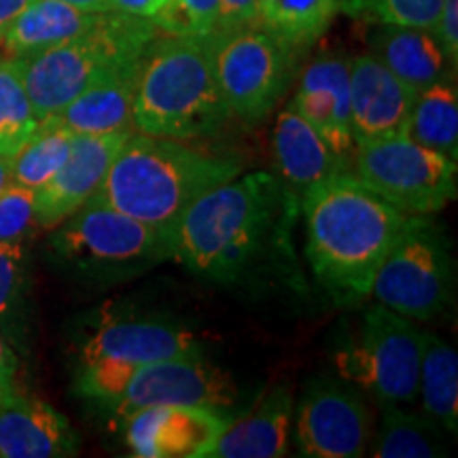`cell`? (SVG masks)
I'll return each instance as SVG.
<instances>
[{
  "instance_id": "38",
  "label": "cell",
  "mask_w": 458,
  "mask_h": 458,
  "mask_svg": "<svg viewBox=\"0 0 458 458\" xmlns=\"http://www.w3.org/2000/svg\"><path fill=\"white\" fill-rule=\"evenodd\" d=\"M108 3H111V11L153 20L162 11L165 0H108Z\"/></svg>"
},
{
  "instance_id": "18",
  "label": "cell",
  "mask_w": 458,
  "mask_h": 458,
  "mask_svg": "<svg viewBox=\"0 0 458 458\" xmlns=\"http://www.w3.org/2000/svg\"><path fill=\"white\" fill-rule=\"evenodd\" d=\"M79 448V433L47 401L17 388L0 397V458H64Z\"/></svg>"
},
{
  "instance_id": "40",
  "label": "cell",
  "mask_w": 458,
  "mask_h": 458,
  "mask_svg": "<svg viewBox=\"0 0 458 458\" xmlns=\"http://www.w3.org/2000/svg\"><path fill=\"white\" fill-rule=\"evenodd\" d=\"M64 3L81 11H88V13H105V11H111V3L108 0H64Z\"/></svg>"
},
{
  "instance_id": "37",
  "label": "cell",
  "mask_w": 458,
  "mask_h": 458,
  "mask_svg": "<svg viewBox=\"0 0 458 458\" xmlns=\"http://www.w3.org/2000/svg\"><path fill=\"white\" fill-rule=\"evenodd\" d=\"M17 371H20V359H17L15 348L11 346L4 329H0V394L17 388Z\"/></svg>"
},
{
  "instance_id": "2",
  "label": "cell",
  "mask_w": 458,
  "mask_h": 458,
  "mask_svg": "<svg viewBox=\"0 0 458 458\" xmlns=\"http://www.w3.org/2000/svg\"><path fill=\"white\" fill-rule=\"evenodd\" d=\"M300 213L306 257L318 284L342 303L368 300L377 267L408 215L365 187L351 170L308 189L300 199Z\"/></svg>"
},
{
  "instance_id": "10",
  "label": "cell",
  "mask_w": 458,
  "mask_h": 458,
  "mask_svg": "<svg viewBox=\"0 0 458 458\" xmlns=\"http://www.w3.org/2000/svg\"><path fill=\"white\" fill-rule=\"evenodd\" d=\"M351 172L403 215L439 213L458 191L456 159L418 145L408 134L359 145Z\"/></svg>"
},
{
  "instance_id": "25",
  "label": "cell",
  "mask_w": 458,
  "mask_h": 458,
  "mask_svg": "<svg viewBox=\"0 0 458 458\" xmlns=\"http://www.w3.org/2000/svg\"><path fill=\"white\" fill-rule=\"evenodd\" d=\"M405 134L418 145L458 159V89L454 77H445L418 91Z\"/></svg>"
},
{
  "instance_id": "17",
  "label": "cell",
  "mask_w": 458,
  "mask_h": 458,
  "mask_svg": "<svg viewBox=\"0 0 458 458\" xmlns=\"http://www.w3.org/2000/svg\"><path fill=\"white\" fill-rule=\"evenodd\" d=\"M416 94L371 54L351 57L354 145L405 134Z\"/></svg>"
},
{
  "instance_id": "29",
  "label": "cell",
  "mask_w": 458,
  "mask_h": 458,
  "mask_svg": "<svg viewBox=\"0 0 458 458\" xmlns=\"http://www.w3.org/2000/svg\"><path fill=\"white\" fill-rule=\"evenodd\" d=\"M38 123L20 66L13 57L0 55V157L13 159Z\"/></svg>"
},
{
  "instance_id": "24",
  "label": "cell",
  "mask_w": 458,
  "mask_h": 458,
  "mask_svg": "<svg viewBox=\"0 0 458 458\" xmlns=\"http://www.w3.org/2000/svg\"><path fill=\"white\" fill-rule=\"evenodd\" d=\"M422 414L448 433L458 428V354L435 334H425L418 374Z\"/></svg>"
},
{
  "instance_id": "6",
  "label": "cell",
  "mask_w": 458,
  "mask_h": 458,
  "mask_svg": "<svg viewBox=\"0 0 458 458\" xmlns=\"http://www.w3.org/2000/svg\"><path fill=\"white\" fill-rule=\"evenodd\" d=\"M49 250L81 280L117 284L172 259L174 238L113 206L89 199L54 227Z\"/></svg>"
},
{
  "instance_id": "35",
  "label": "cell",
  "mask_w": 458,
  "mask_h": 458,
  "mask_svg": "<svg viewBox=\"0 0 458 458\" xmlns=\"http://www.w3.org/2000/svg\"><path fill=\"white\" fill-rule=\"evenodd\" d=\"M433 37L439 43L452 68L458 64V0H444L437 21L433 26Z\"/></svg>"
},
{
  "instance_id": "36",
  "label": "cell",
  "mask_w": 458,
  "mask_h": 458,
  "mask_svg": "<svg viewBox=\"0 0 458 458\" xmlns=\"http://www.w3.org/2000/svg\"><path fill=\"white\" fill-rule=\"evenodd\" d=\"M246 24H257V0H219V28Z\"/></svg>"
},
{
  "instance_id": "32",
  "label": "cell",
  "mask_w": 458,
  "mask_h": 458,
  "mask_svg": "<svg viewBox=\"0 0 458 458\" xmlns=\"http://www.w3.org/2000/svg\"><path fill=\"white\" fill-rule=\"evenodd\" d=\"M28 286L26 242H0V329L20 317Z\"/></svg>"
},
{
  "instance_id": "11",
  "label": "cell",
  "mask_w": 458,
  "mask_h": 458,
  "mask_svg": "<svg viewBox=\"0 0 458 458\" xmlns=\"http://www.w3.org/2000/svg\"><path fill=\"white\" fill-rule=\"evenodd\" d=\"M293 414L301 456L359 458L369 448L374 414L351 382L310 377Z\"/></svg>"
},
{
  "instance_id": "16",
  "label": "cell",
  "mask_w": 458,
  "mask_h": 458,
  "mask_svg": "<svg viewBox=\"0 0 458 458\" xmlns=\"http://www.w3.org/2000/svg\"><path fill=\"white\" fill-rule=\"evenodd\" d=\"M291 108L323 136L337 156L352 164L354 139L351 123V57L320 54L303 68Z\"/></svg>"
},
{
  "instance_id": "8",
  "label": "cell",
  "mask_w": 458,
  "mask_h": 458,
  "mask_svg": "<svg viewBox=\"0 0 458 458\" xmlns=\"http://www.w3.org/2000/svg\"><path fill=\"white\" fill-rule=\"evenodd\" d=\"M206 43L229 117L250 125L266 119L293 83L300 51L259 24L219 28Z\"/></svg>"
},
{
  "instance_id": "41",
  "label": "cell",
  "mask_w": 458,
  "mask_h": 458,
  "mask_svg": "<svg viewBox=\"0 0 458 458\" xmlns=\"http://www.w3.org/2000/svg\"><path fill=\"white\" fill-rule=\"evenodd\" d=\"M13 182V168H11V159L0 157V191Z\"/></svg>"
},
{
  "instance_id": "1",
  "label": "cell",
  "mask_w": 458,
  "mask_h": 458,
  "mask_svg": "<svg viewBox=\"0 0 458 458\" xmlns=\"http://www.w3.org/2000/svg\"><path fill=\"white\" fill-rule=\"evenodd\" d=\"M300 198L270 172H249L202 193L176 223L174 255L193 276L244 284L283 261Z\"/></svg>"
},
{
  "instance_id": "3",
  "label": "cell",
  "mask_w": 458,
  "mask_h": 458,
  "mask_svg": "<svg viewBox=\"0 0 458 458\" xmlns=\"http://www.w3.org/2000/svg\"><path fill=\"white\" fill-rule=\"evenodd\" d=\"M240 172L242 162L236 157L215 156L187 140L131 131L91 199L172 233L202 193Z\"/></svg>"
},
{
  "instance_id": "22",
  "label": "cell",
  "mask_w": 458,
  "mask_h": 458,
  "mask_svg": "<svg viewBox=\"0 0 458 458\" xmlns=\"http://www.w3.org/2000/svg\"><path fill=\"white\" fill-rule=\"evenodd\" d=\"M139 62L108 72L105 79L79 94L54 117L74 134H108L131 128Z\"/></svg>"
},
{
  "instance_id": "5",
  "label": "cell",
  "mask_w": 458,
  "mask_h": 458,
  "mask_svg": "<svg viewBox=\"0 0 458 458\" xmlns=\"http://www.w3.org/2000/svg\"><path fill=\"white\" fill-rule=\"evenodd\" d=\"M157 34L153 20L105 11L89 30L71 41L13 57L37 117H54L108 72L139 62Z\"/></svg>"
},
{
  "instance_id": "31",
  "label": "cell",
  "mask_w": 458,
  "mask_h": 458,
  "mask_svg": "<svg viewBox=\"0 0 458 458\" xmlns=\"http://www.w3.org/2000/svg\"><path fill=\"white\" fill-rule=\"evenodd\" d=\"M153 24L159 34L208 37L219 28V0H165Z\"/></svg>"
},
{
  "instance_id": "13",
  "label": "cell",
  "mask_w": 458,
  "mask_h": 458,
  "mask_svg": "<svg viewBox=\"0 0 458 458\" xmlns=\"http://www.w3.org/2000/svg\"><path fill=\"white\" fill-rule=\"evenodd\" d=\"M238 385L229 371L208 363L204 354L142 365L134 371L113 414L123 420L131 411L153 405H189L225 411L238 403Z\"/></svg>"
},
{
  "instance_id": "4",
  "label": "cell",
  "mask_w": 458,
  "mask_h": 458,
  "mask_svg": "<svg viewBox=\"0 0 458 458\" xmlns=\"http://www.w3.org/2000/svg\"><path fill=\"white\" fill-rule=\"evenodd\" d=\"M227 119L206 37L157 34L136 74L134 131L189 142L215 134Z\"/></svg>"
},
{
  "instance_id": "15",
  "label": "cell",
  "mask_w": 458,
  "mask_h": 458,
  "mask_svg": "<svg viewBox=\"0 0 458 458\" xmlns=\"http://www.w3.org/2000/svg\"><path fill=\"white\" fill-rule=\"evenodd\" d=\"M131 131L134 130L72 136L66 162L34 191V219L38 229L57 227L89 202Z\"/></svg>"
},
{
  "instance_id": "28",
  "label": "cell",
  "mask_w": 458,
  "mask_h": 458,
  "mask_svg": "<svg viewBox=\"0 0 458 458\" xmlns=\"http://www.w3.org/2000/svg\"><path fill=\"white\" fill-rule=\"evenodd\" d=\"M74 131L62 125L55 117L41 119L38 128L21 147V151L11 159L13 168V182L30 187L37 191L43 187L71 153Z\"/></svg>"
},
{
  "instance_id": "7",
  "label": "cell",
  "mask_w": 458,
  "mask_h": 458,
  "mask_svg": "<svg viewBox=\"0 0 458 458\" xmlns=\"http://www.w3.org/2000/svg\"><path fill=\"white\" fill-rule=\"evenodd\" d=\"M425 331L416 320L376 301L348 329L335 352L342 380L377 405H411L418 399Z\"/></svg>"
},
{
  "instance_id": "14",
  "label": "cell",
  "mask_w": 458,
  "mask_h": 458,
  "mask_svg": "<svg viewBox=\"0 0 458 458\" xmlns=\"http://www.w3.org/2000/svg\"><path fill=\"white\" fill-rule=\"evenodd\" d=\"M229 418L221 410L189 405H153L122 420L131 456L204 458Z\"/></svg>"
},
{
  "instance_id": "34",
  "label": "cell",
  "mask_w": 458,
  "mask_h": 458,
  "mask_svg": "<svg viewBox=\"0 0 458 458\" xmlns=\"http://www.w3.org/2000/svg\"><path fill=\"white\" fill-rule=\"evenodd\" d=\"M37 229L34 189L11 182L0 191V242H26Z\"/></svg>"
},
{
  "instance_id": "42",
  "label": "cell",
  "mask_w": 458,
  "mask_h": 458,
  "mask_svg": "<svg viewBox=\"0 0 458 458\" xmlns=\"http://www.w3.org/2000/svg\"><path fill=\"white\" fill-rule=\"evenodd\" d=\"M7 393H9V391H7ZM3 394H4V393H3ZM3 394H0V397H3Z\"/></svg>"
},
{
  "instance_id": "39",
  "label": "cell",
  "mask_w": 458,
  "mask_h": 458,
  "mask_svg": "<svg viewBox=\"0 0 458 458\" xmlns=\"http://www.w3.org/2000/svg\"><path fill=\"white\" fill-rule=\"evenodd\" d=\"M28 3L30 0H0V38H3V34L11 21L26 9Z\"/></svg>"
},
{
  "instance_id": "19",
  "label": "cell",
  "mask_w": 458,
  "mask_h": 458,
  "mask_svg": "<svg viewBox=\"0 0 458 458\" xmlns=\"http://www.w3.org/2000/svg\"><path fill=\"white\" fill-rule=\"evenodd\" d=\"M293 388L278 382L236 420L229 418L204 458H278L289 450L293 422Z\"/></svg>"
},
{
  "instance_id": "27",
  "label": "cell",
  "mask_w": 458,
  "mask_h": 458,
  "mask_svg": "<svg viewBox=\"0 0 458 458\" xmlns=\"http://www.w3.org/2000/svg\"><path fill=\"white\" fill-rule=\"evenodd\" d=\"M380 428L371 435L368 452L377 458L444 456L445 445L439 427L427 416H416L403 405H382Z\"/></svg>"
},
{
  "instance_id": "23",
  "label": "cell",
  "mask_w": 458,
  "mask_h": 458,
  "mask_svg": "<svg viewBox=\"0 0 458 458\" xmlns=\"http://www.w3.org/2000/svg\"><path fill=\"white\" fill-rule=\"evenodd\" d=\"M98 15L72 7L64 0H30L4 30L0 51L7 57L38 54L89 30Z\"/></svg>"
},
{
  "instance_id": "30",
  "label": "cell",
  "mask_w": 458,
  "mask_h": 458,
  "mask_svg": "<svg viewBox=\"0 0 458 458\" xmlns=\"http://www.w3.org/2000/svg\"><path fill=\"white\" fill-rule=\"evenodd\" d=\"M444 0H342V11L374 24L433 30Z\"/></svg>"
},
{
  "instance_id": "20",
  "label": "cell",
  "mask_w": 458,
  "mask_h": 458,
  "mask_svg": "<svg viewBox=\"0 0 458 458\" xmlns=\"http://www.w3.org/2000/svg\"><path fill=\"white\" fill-rule=\"evenodd\" d=\"M274 153L283 176L280 181L300 199L317 182L351 170V164L337 156L323 136L291 106L278 114L274 125Z\"/></svg>"
},
{
  "instance_id": "12",
  "label": "cell",
  "mask_w": 458,
  "mask_h": 458,
  "mask_svg": "<svg viewBox=\"0 0 458 458\" xmlns=\"http://www.w3.org/2000/svg\"><path fill=\"white\" fill-rule=\"evenodd\" d=\"M202 354V340L187 325L162 317L105 310L79 344V365L111 360L142 368L156 360Z\"/></svg>"
},
{
  "instance_id": "21",
  "label": "cell",
  "mask_w": 458,
  "mask_h": 458,
  "mask_svg": "<svg viewBox=\"0 0 458 458\" xmlns=\"http://www.w3.org/2000/svg\"><path fill=\"white\" fill-rule=\"evenodd\" d=\"M369 47L371 55L414 94L445 77H456V68H452L433 32L425 28L376 24Z\"/></svg>"
},
{
  "instance_id": "26",
  "label": "cell",
  "mask_w": 458,
  "mask_h": 458,
  "mask_svg": "<svg viewBox=\"0 0 458 458\" xmlns=\"http://www.w3.org/2000/svg\"><path fill=\"white\" fill-rule=\"evenodd\" d=\"M340 11L342 0H257V24L303 54Z\"/></svg>"
},
{
  "instance_id": "9",
  "label": "cell",
  "mask_w": 458,
  "mask_h": 458,
  "mask_svg": "<svg viewBox=\"0 0 458 458\" xmlns=\"http://www.w3.org/2000/svg\"><path fill=\"white\" fill-rule=\"evenodd\" d=\"M371 295L416 323L448 310L454 300V259L444 225L433 215H408L377 267Z\"/></svg>"
},
{
  "instance_id": "33",
  "label": "cell",
  "mask_w": 458,
  "mask_h": 458,
  "mask_svg": "<svg viewBox=\"0 0 458 458\" xmlns=\"http://www.w3.org/2000/svg\"><path fill=\"white\" fill-rule=\"evenodd\" d=\"M139 368L123 363H111V360H96L77 368L74 386L83 399L98 401L102 405L113 408L128 388L131 376Z\"/></svg>"
}]
</instances>
